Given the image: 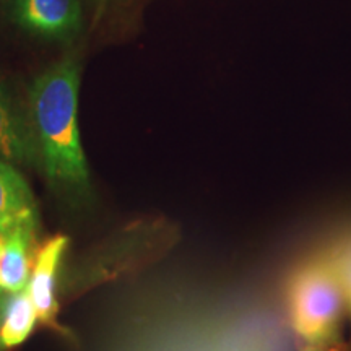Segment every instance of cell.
I'll use <instances>...</instances> for the list:
<instances>
[{
  "mask_svg": "<svg viewBox=\"0 0 351 351\" xmlns=\"http://www.w3.org/2000/svg\"><path fill=\"white\" fill-rule=\"evenodd\" d=\"M38 223H21L10 230L0 247V289L13 295L28 287Z\"/></svg>",
  "mask_w": 351,
  "mask_h": 351,
  "instance_id": "6",
  "label": "cell"
},
{
  "mask_svg": "<svg viewBox=\"0 0 351 351\" xmlns=\"http://www.w3.org/2000/svg\"><path fill=\"white\" fill-rule=\"evenodd\" d=\"M287 309L300 351H350L343 337L345 296L326 254L289 276Z\"/></svg>",
  "mask_w": 351,
  "mask_h": 351,
  "instance_id": "2",
  "label": "cell"
},
{
  "mask_svg": "<svg viewBox=\"0 0 351 351\" xmlns=\"http://www.w3.org/2000/svg\"><path fill=\"white\" fill-rule=\"evenodd\" d=\"M78 91L80 65L65 57L34 78L28 95L39 168L52 191L73 208L93 199L78 125Z\"/></svg>",
  "mask_w": 351,
  "mask_h": 351,
  "instance_id": "1",
  "label": "cell"
},
{
  "mask_svg": "<svg viewBox=\"0 0 351 351\" xmlns=\"http://www.w3.org/2000/svg\"><path fill=\"white\" fill-rule=\"evenodd\" d=\"M8 296H10L8 293L3 291V289H0V320H2V314H3V309H5Z\"/></svg>",
  "mask_w": 351,
  "mask_h": 351,
  "instance_id": "10",
  "label": "cell"
},
{
  "mask_svg": "<svg viewBox=\"0 0 351 351\" xmlns=\"http://www.w3.org/2000/svg\"><path fill=\"white\" fill-rule=\"evenodd\" d=\"M3 238H5V236H3L2 232H0V247H2V244H3Z\"/></svg>",
  "mask_w": 351,
  "mask_h": 351,
  "instance_id": "11",
  "label": "cell"
},
{
  "mask_svg": "<svg viewBox=\"0 0 351 351\" xmlns=\"http://www.w3.org/2000/svg\"><path fill=\"white\" fill-rule=\"evenodd\" d=\"M38 314L28 288L8 296L0 320V351L25 343L36 326Z\"/></svg>",
  "mask_w": 351,
  "mask_h": 351,
  "instance_id": "8",
  "label": "cell"
},
{
  "mask_svg": "<svg viewBox=\"0 0 351 351\" xmlns=\"http://www.w3.org/2000/svg\"><path fill=\"white\" fill-rule=\"evenodd\" d=\"M0 161H5L16 168L39 166L32 122L21 114L2 80H0Z\"/></svg>",
  "mask_w": 351,
  "mask_h": 351,
  "instance_id": "5",
  "label": "cell"
},
{
  "mask_svg": "<svg viewBox=\"0 0 351 351\" xmlns=\"http://www.w3.org/2000/svg\"><path fill=\"white\" fill-rule=\"evenodd\" d=\"M69 238L65 234H56L46 239L36 247L33 257L32 275H29L28 291L32 296L38 320L43 326L65 333L57 322L59 302H57V276L60 263L67 251Z\"/></svg>",
  "mask_w": 351,
  "mask_h": 351,
  "instance_id": "3",
  "label": "cell"
},
{
  "mask_svg": "<svg viewBox=\"0 0 351 351\" xmlns=\"http://www.w3.org/2000/svg\"><path fill=\"white\" fill-rule=\"evenodd\" d=\"M12 16L26 32L49 39L73 36L82 26L80 0H13Z\"/></svg>",
  "mask_w": 351,
  "mask_h": 351,
  "instance_id": "4",
  "label": "cell"
},
{
  "mask_svg": "<svg viewBox=\"0 0 351 351\" xmlns=\"http://www.w3.org/2000/svg\"><path fill=\"white\" fill-rule=\"evenodd\" d=\"M21 223H38L36 199L19 168L0 161V232Z\"/></svg>",
  "mask_w": 351,
  "mask_h": 351,
  "instance_id": "7",
  "label": "cell"
},
{
  "mask_svg": "<svg viewBox=\"0 0 351 351\" xmlns=\"http://www.w3.org/2000/svg\"><path fill=\"white\" fill-rule=\"evenodd\" d=\"M324 254H326L337 278H339L341 291H343L345 296L346 311H348L351 317V239L335 244L330 251Z\"/></svg>",
  "mask_w": 351,
  "mask_h": 351,
  "instance_id": "9",
  "label": "cell"
}]
</instances>
